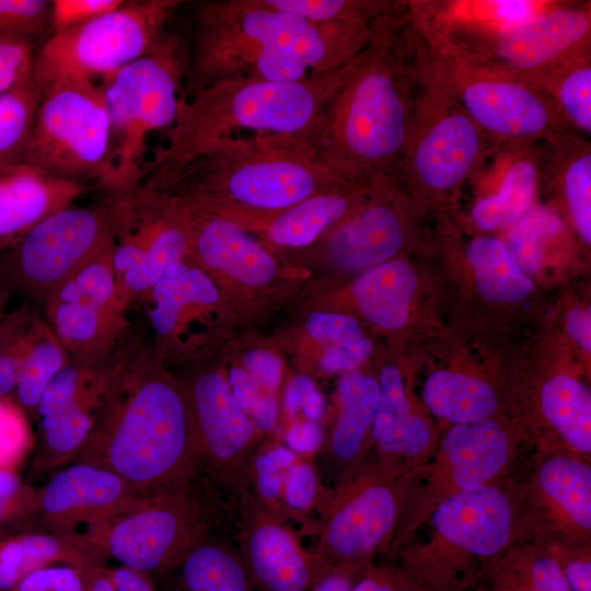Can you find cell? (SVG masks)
Masks as SVG:
<instances>
[{
    "label": "cell",
    "instance_id": "obj_1",
    "mask_svg": "<svg viewBox=\"0 0 591 591\" xmlns=\"http://www.w3.org/2000/svg\"><path fill=\"white\" fill-rule=\"evenodd\" d=\"M71 463L107 470L140 495L186 488L202 478L185 387L131 328L116 347L92 430Z\"/></svg>",
    "mask_w": 591,
    "mask_h": 591
},
{
    "label": "cell",
    "instance_id": "obj_2",
    "mask_svg": "<svg viewBox=\"0 0 591 591\" xmlns=\"http://www.w3.org/2000/svg\"><path fill=\"white\" fill-rule=\"evenodd\" d=\"M392 22L373 27L303 139L323 166L346 181L396 174L403 157L416 103L414 73L396 49Z\"/></svg>",
    "mask_w": 591,
    "mask_h": 591
},
{
    "label": "cell",
    "instance_id": "obj_3",
    "mask_svg": "<svg viewBox=\"0 0 591 591\" xmlns=\"http://www.w3.org/2000/svg\"><path fill=\"white\" fill-rule=\"evenodd\" d=\"M346 65L298 81L227 79L197 90L189 100L183 96L166 144L146 162L140 186L169 192L190 162L237 130L303 140L340 84Z\"/></svg>",
    "mask_w": 591,
    "mask_h": 591
},
{
    "label": "cell",
    "instance_id": "obj_4",
    "mask_svg": "<svg viewBox=\"0 0 591 591\" xmlns=\"http://www.w3.org/2000/svg\"><path fill=\"white\" fill-rule=\"evenodd\" d=\"M298 138L227 137L190 162L166 193L201 208L235 202L280 211L345 182Z\"/></svg>",
    "mask_w": 591,
    "mask_h": 591
},
{
    "label": "cell",
    "instance_id": "obj_5",
    "mask_svg": "<svg viewBox=\"0 0 591 591\" xmlns=\"http://www.w3.org/2000/svg\"><path fill=\"white\" fill-rule=\"evenodd\" d=\"M22 161L59 177L96 181L119 195L102 85L78 78L49 84L40 94Z\"/></svg>",
    "mask_w": 591,
    "mask_h": 591
},
{
    "label": "cell",
    "instance_id": "obj_6",
    "mask_svg": "<svg viewBox=\"0 0 591 591\" xmlns=\"http://www.w3.org/2000/svg\"><path fill=\"white\" fill-rule=\"evenodd\" d=\"M198 483L141 495L88 528L81 537L106 559L155 578L211 533V512Z\"/></svg>",
    "mask_w": 591,
    "mask_h": 591
},
{
    "label": "cell",
    "instance_id": "obj_7",
    "mask_svg": "<svg viewBox=\"0 0 591 591\" xmlns=\"http://www.w3.org/2000/svg\"><path fill=\"white\" fill-rule=\"evenodd\" d=\"M185 68L179 42L165 35L153 50L102 81L119 195L141 185L150 134L174 124Z\"/></svg>",
    "mask_w": 591,
    "mask_h": 591
},
{
    "label": "cell",
    "instance_id": "obj_8",
    "mask_svg": "<svg viewBox=\"0 0 591 591\" xmlns=\"http://www.w3.org/2000/svg\"><path fill=\"white\" fill-rule=\"evenodd\" d=\"M181 3L125 1L89 22L53 34L33 57L32 81L42 94L60 79L106 80L160 44L167 20Z\"/></svg>",
    "mask_w": 591,
    "mask_h": 591
},
{
    "label": "cell",
    "instance_id": "obj_9",
    "mask_svg": "<svg viewBox=\"0 0 591 591\" xmlns=\"http://www.w3.org/2000/svg\"><path fill=\"white\" fill-rule=\"evenodd\" d=\"M115 197L65 207L31 228L0 256V281L44 306L48 297L114 240Z\"/></svg>",
    "mask_w": 591,
    "mask_h": 591
},
{
    "label": "cell",
    "instance_id": "obj_10",
    "mask_svg": "<svg viewBox=\"0 0 591 591\" xmlns=\"http://www.w3.org/2000/svg\"><path fill=\"white\" fill-rule=\"evenodd\" d=\"M433 74L493 141L556 143L571 134L552 97L542 88L478 66L444 50Z\"/></svg>",
    "mask_w": 591,
    "mask_h": 591
},
{
    "label": "cell",
    "instance_id": "obj_11",
    "mask_svg": "<svg viewBox=\"0 0 591 591\" xmlns=\"http://www.w3.org/2000/svg\"><path fill=\"white\" fill-rule=\"evenodd\" d=\"M114 197L113 269L118 299L128 311L172 264L185 259L189 223L184 204L172 193L139 186Z\"/></svg>",
    "mask_w": 591,
    "mask_h": 591
},
{
    "label": "cell",
    "instance_id": "obj_12",
    "mask_svg": "<svg viewBox=\"0 0 591 591\" xmlns=\"http://www.w3.org/2000/svg\"><path fill=\"white\" fill-rule=\"evenodd\" d=\"M396 174L433 195L455 190L480 163L490 139L429 71Z\"/></svg>",
    "mask_w": 591,
    "mask_h": 591
},
{
    "label": "cell",
    "instance_id": "obj_13",
    "mask_svg": "<svg viewBox=\"0 0 591 591\" xmlns=\"http://www.w3.org/2000/svg\"><path fill=\"white\" fill-rule=\"evenodd\" d=\"M196 22L193 66L201 89L251 77L260 53L282 55L311 21L268 0H227L198 5Z\"/></svg>",
    "mask_w": 591,
    "mask_h": 591
},
{
    "label": "cell",
    "instance_id": "obj_14",
    "mask_svg": "<svg viewBox=\"0 0 591 591\" xmlns=\"http://www.w3.org/2000/svg\"><path fill=\"white\" fill-rule=\"evenodd\" d=\"M114 240L69 276L46 300L48 326L70 356L109 354L130 329L113 269Z\"/></svg>",
    "mask_w": 591,
    "mask_h": 591
},
{
    "label": "cell",
    "instance_id": "obj_15",
    "mask_svg": "<svg viewBox=\"0 0 591 591\" xmlns=\"http://www.w3.org/2000/svg\"><path fill=\"white\" fill-rule=\"evenodd\" d=\"M184 387L193 416L202 478L236 499L252 490V466L259 450L255 424L236 403L221 373H200Z\"/></svg>",
    "mask_w": 591,
    "mask_h": 591
},
{
    "label": "cell",
    "instance_id": "obj_16",
    "mask_svg": "<svg viewBox=\"0 0 591 591\" xmlns=\"http://www.w3.org/2000/svg\"><path fill=\"white\" fill-rule=\"evenodd\" d=\"M590 30L587 5L563 7L482 37L474 56L457 54L535 85L556 67L590 50Z\"/></svg>",
    "mask_w": 591,
    "mask_h": 591
},
{
    "label": "cell",
    "instance_id": "obj_17",
    "mask_svg": "<svg viewBox=\"0 0 591 591\" xmlns=\"http://www.w3.org/2000/svg\"><path fill=\"white\" fill-rule=\"evenodd\" d=\"M115 349L99 357L69 356L45 389L36 421L38 455L47 465L70 463L89 437L114 372Z\"/></svg>",
    "mask_w": 591,
    "mask_h": 591
},
{
    "label": "cell",
    "instance_id": "obj_18",
    "mask_svg": "<svg viewBox=\"0 0 591 591\" xmlns=\"http://www.w3.org/2000/svg\"><path fill=\"white\" fill-rule=\"evenodd\" d=\"M235 548L256 591H310L323 575L287 520L252 490L236 499Z\"/></svg>",
    "mask_w": 591,
    "mask_h": 591
},
{
    "label": "cell",
    "instance_id": "obj_19",
    "mask_svg": "<svg viewBox=\"0 0 591 591\" xmlns=\"http://www.w3.org/2000/svg\"><path fill=\"white\" fill-rule=\"evenodd\" d=\"M317 541L312 549L322 571L339 565H357L389 535L397 514L393 490L380 482L327 494L317 506Z\"/></svg>",
    "mask_w": 591,
    "mask_h": 591
},
{
    "label": "cell",
    "instance_id": "obj_20",
    "mask_svg": "<svg viewBox=\"0 0 591 591\" xmlns=\"http://www.w3.org/2000/svg\"><path fill=\"white\" fill-rule=\"evenodd\" d=\"M141 496L102 467L70 463L54 472L30 507L40 532L79 535L128 501Z\"/></svg>",
    "mask_w": 591,
    "mask_h": 591
},
{
    "label": "cell",
    "instance_id": "obj_21",
    "mask_svg": "<svg viewBox=\"0 0 591 591\" xmlns=\"http://www.w3.org/2000/svg\"><path fill=\"white\" fill-rule=\"evenodd\" d=\"M88 190L79 181L49 174L23 161L0 164V244L11 246L49 215Z\"/></svg>",
    "mask_w": 591,
    "mask_h": 591
},
{
    "label": "cell",
    "instance_id": "obj_22",
    "mask_svg": "<svg viewBox=\"0 0 591 591\" xmlns=\"http://www.w3.org/2000/svg\"><path fill=\"white\" fill-rule=\"evenodd\" d=\"M181 200L188 216V252H193L205 267L250 286H262L273 278L275 263L271 256L236 222Z\"/></svg>",
    "mask_w": 591,
    "mask_h": 591
},
{
    "label": "cell",
    "instance_id": "obj_23",
    "mask_svg": "<svg viewBox=\"0 0 591 591\" xmlns=\"http://www.w3.org/2000/svg\"><path fill=\"white\" fill-rule=\"evenodd\" d=\"M438 532L453 545L476 556H494L508 543L511 509L498 489H461L443 500L433 514Z\"/></svg>",
    "mask_w": 591,
    "mask_h": 591
},
{
    "label": "cell",
    "instance_id": "obj_24",
    "mask_svg": "<svg viewBox=\"0 0 591 591\" xmlns=\"http://www.w3.org/2000/svg\"><path fill=\"white\" fill-rule=\"evenodd\" d=\"M405 241V223L390 204L374 202L341 221L328 236L331 259L348 270L372 268L393 257Z\"/></svg>",
    "mask_w": 591,
    "mask_h": 591
},
{
    "label": "cell",
    "instance_id": "obj_25",
    "mask_svg": "<svg viewBox=\"0 0 591 591\" xmlns=\"http://www.w3.org/2000/svg\"><path fill=\"white\" fill-rule=\"evenodd\" d=\"M152 579L159 591H256L235 546L212 533Z\"/></svg>",
    "mask_w": 591,
    "mask_h": 591
},
{
    "label": "cell",
    "instance_id": "obj_26",
    "mask_svg": "<svg viewBox=\"0 0 591 591\" xmlns=\"http://www.w3.org/2000/svg\"><path fill=\"white\" fill-rule=\"evenodd\" d=\"M374 179L345 181L280 210L267 224L268 239L288 247L311 244L349 215L354 199L364 195Z\"/></svg>",
    "mask_w": 591,
    "mask_h": 591
},
{
    "label": "cell",
    "instance_id": "obj_27",
    "mask_svg": "<svg viewBox=\"0 0 591 591\" xmlns=\"http://www.w3.org/2000/svg\"><path fill=\"white\" fill-rule=\"evenodd\" d=\"M339 415L321 464H351L362 450L367 432L372 427L380 398L379 382L360 371L346 372L337 385Z\"/></svg>",
    "mask_w": 591,
    "mask_h": 591
},
{
    "label": "cell",
    "instance_id": "obj_28",
    "mask_svg": "<svg viewBox=\"0 0 591 591\" xmlns=\"http://www.w3.org/2000/svg\"><path fill=\"white\" fill-rule=\"evenodd\" d=\"M443 451L461 489L482 486L505 465L508 441L491 419L454 425L443 439Z\"/></svg>",
    "mask_w": 591,
    "mask_h": 591
},
{
    "label": "cell",
    "instance_id": "obj_29",
    "mask_svg": "<svg viewBox=\"0 0 591 591\" xmlns=\"http://www.w3.org/2000/svg\"><path fill=\"white\" fill-rule=\"evenodd\" d=\"M416 289L413 267L404 260H389L361 275L352 293L360 312L370 323L394 331L406 324Z\"/></svg>",
    "mask_w": 591,
    "mask_h": 591
},
{
    "label": "cell",
    "instance_id": "obj_30",
    "mask_svg": "<svg viewBox=\"0 0 591 591\" xmlns=\"http://www.w3.org/2000/svg\"><path fill=\"white\" fill-rule=\"evenodd\" d=\"M380 398L371 427V436L384 454L412 456L429 443L427 421L412 412L403 381L395 366H385L380 373Z\"/></svg>",
    "mask_w": 591,
    "mask_h": 591
},
{
    "label": "cell",
    "instance_id": "obj_31",
    "mask_svg": "<svg viewBox=\"0 0 591 591\" xmlns=\"http://www.w3.org/2000/svg\"><path fill=\"white\" fill-rule=\"evenodd\" d=\"M422 396L431 413L454 425L486 419L497 407L495 392L487 382L449 370L429 375Z\"/></svg>",
    "mask_w": 591,
    "mask_h": 591
},
{
    "label": "cell",
    "instance_id": "obj_32",
    "mask_svg": "<svg viewBox=\"0 0 591 591\" xmlns=\"http://www.w3.org/2000/svg\"><path fill=\"white\" fill-rule=\"evenodd\" d=\"M479 294L495 303H517L534 290V283L510 256L505 242L493 235L473 239L466 250Z\"/></svg>",
    "mask_w": 591,
    "mask_h": 591
},
{
    "label": "cell",
    "instance_id": "obj_33",
    "mask_svg": "<svg viewBox=\"0 0 591 591\" xmlns=\"http://www.w3.org/2000/svg\"><path fill=\"white\" fill-rule=\"evenodd\" d=\"M538 177L536 161L529 157L514 160L506 170L500 188L474 205L473 222L484 231L512 225L533 207Z\"/></svg>",
    "mask_w": 591,
    "mask_h": 591
},
{
    "label": "cell",
    "instance_id": "obj_34",
    "mask_svg": "<svg viewBox=\"0 0 591 591\" xmlns=\"http://www.w3.org/2000/svg\"><path fill=\"white\" fill-rule=\"evenodd\" d=\"M544 416L576 450L591 451V395L578 380L556 375L541 390Z\"/></svg>",
    "mask_w": 591,
    "mask_h": 591
},
{
    "label": "cell",
    "instance_id": "obj_35",
    "mask_svg": "<svg viewBox=\"0 0 591 591\" xmlns=\"http://www.w3.org/2000/svg\"><path fill=\"white\" fill-rule=\"evenodd\" d=\"M68 359L69 354L39 314L13 396L30 419L36 420L37 407L45 389Z\"/></svg>",
    "mask_w": 591,
    "mask_h": 591
},
{
    "label": "cell",
    "instance_id": "obj_36",
    "mask_svg": "<svg viewBox=\"0 0 591 591\" xmlns=\"http://www.w3.org/2000/svg\"><path fill=\"white\" fill-rule=\"evenodd\" d=\"M553 162L560 172L568 212L580 237L591 243V150L589 143L571 134L556 143Z\"/></svg>",
    "mask_w": 591,
    "mask_h": 591
},
{
    "label": "cell",
    "instance_id": "obj_37",
    "mask_svg": "<svg viewBox=\"0 0 591 591\" xmlns=\"http://www.w3.org/2000/svg\"><path fill=\"white\" fill-rule=\"evenodd\" d=\"M535 85L548 93L572 129L591 135L590 50L556 67Z\"/></svg>",
    "mask_w": 591,
    "mask_h": 591
},
{
    "label": "cell",
    "instance_id": "obj_38",
    "mask_svg": "<svg viewBox=\"0 0 591 591\" xmlns=\"http://www.w3.org/2000/svg\"><path fill=\"white\" fill-rule=\"evenodd\" d=\"M538 480L577 525L591 528V471L587 465L567 457H553L541 466Z\"/></svg>",
    "mask_w": 591,
    "mask_h": 591
},
{
    "label": "cell",
    "instance_id": "obj_39",
    "mask_svg": "<svg viewBox=\"0 0 591 591\" xmlns=\"http://www.w3.org/2000/svg\"><path fill=\"white\" fill-rule=\"evenodd\" d=\"M563 227V219L556 211L533 206L511 225L503 242L519 268L526 275H535L542 268L545 245Z\"/></svg>",
    "mask_w": 591,
    "mask_h": 591
},
{
    "label": "cell",
    "instance_id": "obj_40",
    "mask_svg": "<svg viewBox=\"0 0 591 591\" xmlns=\"http://www.w3.org/2000/svg\"><path fill=\"white\" fill-rule=\"evenodd\" d=\"M39 99L32 79L0 94V164L23 160Z\"/></svg>",
    "mask_w": 591,
    "mask_h": 591
},
{
    "label": "cell",
    "instance_id": "obj_41",
    "mask_svg": "<svg viewBox=\"0 0 591 591\" xmlns=\"http://www.w3.org/2000/svg\"><path fill=\"white\" fill-rule=\"evenodd\" d=\"M39 314L28 303L7 312L0 323V395L13 399L18 376Z\"/></svg>",
    "mask_w": 591,
    "mask_h": 591
},
{
    "label": "cell",
    "instance_id": "obj_42",
    "mask_svg": "<svg viewBox=\"0 0 591 591\" xmlns=\"http://www.w3.org/2000/svg\"><path fill=\"white\" fill-rule=\"evenodd\" d=\"M278 9L315 22H341L373 26L392 13L394 4L383 1L268 0Z\"/></svg>",
    "mask_w": 591,
    "mask_h": 591
},
{
    "label": "cell",
    "instance_id": "obj_43",
    "mask_svg": "<svg viewBox=\"0 0 591 591\" xmlns=\"http://www.w3.org/2000/svg\"><path fill=\"white\" fill-rule=\"evenodd\" d=\"M298 455L283 445L258 450L252 466V491L269 510L287 520L281 490L288 467Z\"/></svg>",
    "mask_w": 591,
    "mask_h": 591
},
{
    "label": "cell",
    "instance_id": "obj_44",
    "mask_svg": "<svg viewBox=\"0 0 591 591\" xmlns=\"http://www.w3.org/2000/svg\"><path fill=\"white\" fill-rule=\"evenodd\" d=\"M318 473L309 462H293L287 470L282 483L281 501L287 515L303 519L323 494Z\"/></svg>",
    "mask_w": 591,
    "mask_h": 591
},
{
    "label": "cell",
    "instance_id": "obj_45",
    "mask_svg": "<svg viewBox=\"0 0 591 591\" xmlns=\"http://www.w3.org/2000/svg\"><path fill=\"white\" fill-rule=\"evenodd\" d=\"M28 419L14 399L0 395V470L13 471L32 447Z\"/></svg>",
    "mask_w": 591,
    "mask_h": 591
},
{
    "label": "cell",
    "instance_id": "obj_46",
    "mask_svg": "<svg viewBox=\"0 0 591 591\" xmlns=\"http://www.w3.org/2000/svg\"><path fill=\"white\" fill-rule=\"evenodd\" d=\"M50 1L0 0V36L31 39L50 26Z\"/></svg>",
    "mask_w": 591,
    "mask_h": 591
},
{
    "label": "cell",
    "instance_id": "obj_47",
    "mask_svg": "<svg viewBox=\"0 0 591 591\" xmlns=\"http://www.w3.org/2000/svg\"><path fill=\"white\" fill-rule=\"evenodd\" d=\"M12 591H88L84 570L68 565H49L25 573Z\"/></svg>",
    "mask_w": 591,
    "mask_h": 591
},
{
    "label": "cell",
    "instance_id": "obj_48",
    "mask_svg": "<svg viewBox=\"0 0 591 591\" xmlns=\"http://www.w3.org/2000/svg\"><path fill=\"white\" fill-rule=\"evenodd\" d=\"M33 57L30 39L0 36V94L31 79Z\"/></svg>",
    "mask_w": 591,
    "mask_h": 591
},
{
    "label": "cell",
    "instance_id": "obj_49",
    "mask_svg": "<svg viewBox=\"0 0 591 591\" xmlns=\"http://www.w3.org/2000/svg\"><path fill=\"white\" fill-rule=\"evenodd\" d=\"M125 0H54L50 1V27L60 33L120 7Z\"/></svg>",
    "mask_w": 591,
    "mask_h": 591
},
{
    "label": "cell",
    "instance_id": "obj_50",
    "mask_svg": "<svg viewBox=\"0 0 591 591\" xmlns=\"http://www.w3.org/2000/svg\"><path fill=\"white\" fill-rule=\"evenodd\" d=\"M88 591H159L151 576L124 566H102L88 571Z\"/></svg>",
    "mask_w": 591,
    "mask_h": 591
},
{
    "label": "cell",
    "instance_id": "obj_51",
    "mask_svg": "<svg viewBox=\"0 0 591 591\" xmlns=\"http://www.w3.org/2000/svg\"><path fill=\"white\" fill-rule=\"evenodd\" d=\"M306 331L313 339L328 346L355 341L363 336L354 317L327 312L310 314L306 320Z\"/></svg>",
    "mask_w": 591,
    "mask_h": 591
},
{
    "label": "cell",
    "instance_id": "obj_52",
    "mask_svg": "<svg viewBox=\"0 0 591 591\" xmlns=\"http://www.w3.org/2000/svg\"><path fill=\"white\" fill-rule=\"evenodd\" d=\"M373 344L368 338L327 346L322 354L320 366L325 372L337 373L351 371L372 351Z\"/></svg>",
    "mask_w": 591,
    "mask_h": 591
},
{
    "label": "cell",
    "instance_id": "obj_53",
    "mask_svg": "<svg viewBox=\"0 0 591 591\" xmlns=\"http://www.w3.org/2000/svg\"><path fill=\"white\" fill-rule=\"evenodd\" d=\"M246 372L258 384L271 393L277 389L281 380V361L264 350H252L243 359Z\"/></svg>",
    "mask_w": 591,
    "mask_h": 591
},
{
    "label": "cell",
    "instance_id": "obj_54",
    "mask_svg": "<svg viewBox=\"0 0 591 591\" xmlns=\"http://www.w3.org/2000/svg\"><path fill=\"white\" fill-rule=\"evenodd\" d=\"M285 441L296 454H310L322 447L323 430L317 421H297L287 431Z\"/></svg>",
    "mask_w": 591,
    "mask_h": 591
},
{
    "label": "cell",
    "instance_id": "obj_55",
    "mask_svg": "<svg viewBox=\"0 0 591 591\" xmlns=\"http://www.w3.org/2000/svg\"><path fill=\"white\" fill-rule=\"evenodd\" d=\"M228 383L236 403L250 416L264 395L260 387L240 368L230 370Z\"/></svg>",
    "mask_w": 591,
    "mask_h": 591
},
{
    "label": "cell",
    "instance_id": "obj_56",
    "mask_svg": "<svg viewBox=\"0 0 591 591\" xmlns=\"http://www.w3.org/2000/svg\"><path fill=\"white\" fill-rule=\"evenodd\" d=\"M357 565H339L324 572L310 591H350L356 577Z\"/></svg>",
    "mask_w": 591,
    "mask_h": 591
},
{
    "label": "cell",
    "instance_id": "obj_57",
    "mask_svg": "<svg viewBox=\"0 0 591 591\" xmlns=\"http://www.w3.org/2000/svg\"><path fill=\"white\" fill-rule=\"evenodd\" d=\"M316 390L314 382L306 375H298L291 379L283 393L286 413L294 417L301 410L306 398Z\"/></svg>",
    "mask_w": 591,
    "mask_h": 591
},
{
    "label": "cell",
    "instance_id": "obj_58",
    "mask_svg": "<svg viewBox=\"0 0 591 591\" xmlns=\"http://www.w3.org/2000/svg\"><path fill=\"white\" fill-rule=\"evenodd\" d=\"M569 336L588 354L591 351V310L575 308L566 316Z\"/></svg>",
    "mask_w": 591,
    "mask_h": 591
},
{
    "label": "cell",
    "instance_id": "obj_59",
    "mask_svg": "<svg viewBox=\"0 0 591 591\" xmlns=\"http://www.w3.org/2000/svg\"><path fill=\"white\" fill-rule=\"evenodd\" d=\"M396 577L385 570L367 571L358 576L350 591H406Z\"/></svg>",
    "mask_w": 591,
    "mask_h": 591
},
{
    "label": "cell",
    "instance_id": "obj_60",
    "mask_svg": "<svg viewBox=\"0 0 591 591\" xmlns=\"http://www.w3.org/2000/svg\"><path fill=\"white\" fill-rule=\"evenodd\" d=\"M569 591H591V561L569 560L561 567Z\"/></svg>",
    "mask_w": 591,
    "mask_h": 591
},
{
    "label": "cell",
    "instance_id": "obj_61",
    "mask_svg": "<svg viewBox=\"0 0 591 591\" xmlns=\"http://www.w3.org/2000/svg\"><path fill=\"white\" fill-rule=\"evenodd\" d=\"M21 489V482L13 471L0 470V519L12 509Z\"/></svg>",
    "mask_w": 591,
    "mask_h": 591
},
{
    "label": "cell",
    "instance_id": "obj_62",
    "mask_svg": "<svg viewBox=\"0 0 591 591\" xmlns=\"http://www.w3.org/2000/svg\"><path fill=\"white\" fill-rule=\"evenodd\" d=\"M251 416L258 429L269 431L274 428L277 417V401L271 393L263 395Z\"/></svg>",
    "mask_w": 591,
    "mask_h": 591
},
{
    "label": "cell",
    "instance_id": "obj_63",
    "mask_svg": "<svg viewBox=\"0 0 591 591\" xmlns=\"http://www.w3.org/2000/svg\"><path fill=\"white\" fill-rule=\"evenodd\" d=\"M324 408L323 395L316 390L306 398L301 412L306 420L317 421L323 416Z\"/></svg>",
    "mask_w": 591,
    "mask_h": 591
},
{
    "label": "cell",
    "instance_id": "obj_64",
    "mask_svg": "<svg viewBox=\"0 0 591 591\" xmlns=\"http://www.w3.org/2000/svg\"><path fill=\"white\" fill-rule=\"evenodd\" d=\"M11 293L0 281V323L5 315V305Z\"/></svg>",
    "mask_w": 591,
    "mask_h": 591
}]
</instances>
